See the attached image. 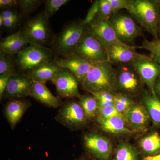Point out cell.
Listing matches in <instances>:
<instances>
[{"mask_svg": "<svg viewBox=\"0 0 160 160\" xmlns=\"http://www.w3.org/2000/svg\"><path fill=\"white\" fill-rule=\"evenodd\" d=\"M82 86L91 94L102 91L116 94L118 88L116 69L109 61L95 63Z\"/></svg>", "mask_w": 160, "mask_h": 160, "instance_id": "obj_1", "label": "cell"}, {"mask_svg": "<svg viewBox=\"0 0 160 160\" xmlns=\"http://www.w3.org/2000/svg\"><path fill=\"white\" fill-rule=\"evenodd\" d=\"M126 10L141 26L152 35L154 39H159L158 2L151 0H128Z\"/></svg>", "mask_w": 160, "mask_h": 160, "instance_id": "obj_2", "label": "cell"}, {"mask_svg": "<svg viewBox=\"0 0 160 160\" xmlns=\"http://www.w3.org/2000/svg\"><path fill=\"white\" fill-rule=\"evenodd\" d=\"M86 27L83 21H75L67 24L56 41L55 52L62 57L74 53L85 33Z\"/></svg>", "mask_w": 160, "mask_h": 160, "instance_id": "obj_3", "label": "cell"}, {"mask_svg": "<svg viewBox=\"0 0 160 160\" xmlns=\"http://www.w3.org/2000/svg\"><path fill=\"white\" fill-rule=\"evenodd\" d=\"M19 32L29 44L46 47L51 39L49 19L44 12L27 21Z\"/></svg>", "mask_w": 160, "mask_h": 160, "instance_id": "obj_4", "label": "cell"}, {"mask_svg": "<svg viewBox=\"0 0 160 160\" xmlns=\"http://www.w3.org/2000/svg\"><path fill=\"white\" fill-rule=\"evenodd\" d=\"M51 49L29 44L17 54V62L22 71L27 72L52 60Z\"/></svg>", "mask_w": 160, "mask_h": 160, "instance_id": "obj_5", "label": "cell"}, {"mask_svg": "<svg viewBox=\"0 0 160 160\" xmlns=\"http://www.w3.org/2000/svg\"><path fill=\"white\" fill-rule=\"evenodd\" d=\"M75 54L94 63L109 61L106 46L88 31H85Z\"/></svg>", "mask_w": 160, "mask_h": 160, "instance_id": "obj_6", "label": "cell"}, {"mask_svg": "<svg viewBox=\"0 0 160 160\" xmlns=\"http://www.w3.org/2000/svg\"><path fill=\"white\" fill-rule=\"evenodd\" d=\"M55 119L69 129L79 128L86 124L87 120L79 102L72 100L62 106Z\"/></svg>", "mask_w": 160, "mask_h": 160, "instance_id": "obj_7", "label": "cell"}, {"mask_svg": "<svg viewBox=\"0 0 160 160\" xmlns=\"http://www.w3.org/2000/svg\"><path fill=\"white\" fill-rule=\"evenodd\" d=\"M129 64L137 72L142 82L148 86L151 94L157 96L155 87L160 76V65L149 56L135 60Z\"/></svg>", "mask_w": 160, "mask_h": 160, "instance_id": "obj_8", "label": "cell"}, {"mask_svg": "<svg viewBox=\"0 0 160 160\" xmlns=\"http://www.w3.org/2000/svg\"><path fill=\"white\" fill-rule=\"evenodd\" d=\"M119 39L127 44L131 43L140 34V29L129 16L118 13L112 15L109 19Z\"/></svg>", "mask_w": 160, "mask_h": 160, "instance_id": "obj_9", "label": "cell"}, {"mask_svg": "<svg viewBox=\"0 0 160 160\" xmlns=\"http://www.w3.org/2000/svg\"><path fill=\"white\" fill-rule=\"evenodd\" d=\"M84 143L87 151L96 160H110L112 146L108 138L97 132H90L84 137Z\"/></svg>", "mask_w": 160, "mask_h": 160, "instance_id": "obj_10", "label": "cell"}, {"mask_svg": "<svg viewBox=\"0 0 160 160\" xmlns=\"http://www.w3.org/2000/svg\"><path fill=\"white\" fill-rule=\"evenodd\" d=\"M118 88L128 94H135L140 91L142 82L133 67L129 64H122L116 69Z\"/></svg>", "mask_w": 160, "mask_h": 160, "instance_id": "obj_11", "label": "cell"}, {"mask_svg": "<svg viewBox=\"0 0 160 160\" xmlns=\"http://www.w3.org/2000/svg\"><path fill=\"white\" fill-rule=\"evenodd\" d=\"M87 31L99 40L105 46L123 44L116 33L109 20L103 19L97 16L88 25Z\"/></svg>", "mask_w": 160, "mask_h": 160, "instance_id": "obj_12", "label": "cell"}, {"mask_svg": "<svg viewBox=\"0 0 160 160\" xmlns=\"http://www.w3.org/2000/svg\"><path fill=\"white\" fill-rule=\"evenodd\" d=\"M56 88L58 93L62 98L80 97L79 82L72 73L65 68H62L51 81Z\"/></svg>", "mask_w": 160, "mask_h": 160, "instance_id": "obj_13", "label": "cell"}, {"mask_svg": "<svg viewBox=\"0 0 160 160\" xmlns=\"http://www.w3.org/2000/svg\"><path fill=\"white\" fill-rule=\"evenodd\" d=\"M62 68L69 70L81 85L95 64L75 53L55 60Z\"/></svg>", "mask_w": 160, "mask_h": 160, "instance_id": "obj_14", "label": "cell"}, {"mask_svg": "<svg viewBox=\"0 0 160 160\" xmlns=\"http://www.w3.org/2000/svg\"><path fill=\"white\" fill-rule=\"evenodd\" d=\"M109 61L112 63L129 64L135 60L146 58L148 56L136 51L138 47L127 44H118L106 46Z\"/></svg>", "mask_w": 160, "mask_h": 160, "instance_id": "obj_15", "label": "cell"}, {"mask_svg": "<svg viewBox=\"0 0 160 160\" xmlns=\"http://www.w3.org/2000/svg\"><path fill=\"white\" fill-rule=\"evenodd\" d=\"M32 83L33 82L25 75L12 76L9 79L3 98L12 100L29 96Z\"/></svg>", "mask_w": 160, "mask_h": 160, "instance_id": "obj_16", "label": "cell"}, {"mask_svg": "<svg viewBox=\"0 0 160 160\" xmlns=\"http://www.w3.org/2000/svg\"><path fill=\"white\" fill-rule=\"evenodd\" d=\"M123 115L129 128L134 133L147 129L150 118L143 105L134 104Z\"/></svg>", "mask_w": 160, "mask_h": 160, "instance_id": "obj_17", "label": "cell"}, {"mask_svg": "<svg viewBox=\"0 0 160 160\" xmlns=\"http://www.w3.org/2000/svg\"><path fill=\"white\" fill-rule=\"evenodd\" d=\"M62 68L55 60H52L38 66L24 74L32 82L46 84L48 81H52Z\"/></svg>", "mask_w": 160, "mask_h": 160, "instance_id": "obj_18", "label": "cell"}, {"mask_svg": "<svg viewBox=\"0 0 160 160\" xmlns=\"http://www.w3.org/2000/svg\"><path fill=\"white\" fill-rule=\"evenodd\" d=\"M30 106L29 101L21 99L11 100L7 103L5 107V116L12 130Z\"/></svg>", "mask_w": 160, "mask_h": 160, "instance_id": "obj_19", "label": "cell"}, {"mask_svg": "<svg viewBox=\"0 0 160 160\" xmlns=\"http://www.w3.org/2000/svg\"><path fill=\"white\" fill-rule=\"evenodd\" d=\"M96 119L100 128L108 133L113 134H132L134 133L129 128L124 117L102 118L97 117Z\"/></svg>", "mask_w": 160, "mask_h": 160, "instance_id": "obj_20", "label": "cell"}, {"mask_svg": "<svg viewBox=\"0 0 160 160\" xmlns=\"http://www.w3.org/2000/svg\"><path fill=\"white\" fill-rule=\"evenodd\" d=\"M29 96L52 108H58L62 105L61 100L53 95L44 83L33 82Z\"/></svg>", "mask_w": 160, "mask_h": 160, "instance_id": "obj_21", "label": "cell"}, {"mask_svg": "<svg viewBox=\"0 0 160 160\" xmlns=\"http://www.w3.org/2000/svg\"><path fill=\"white\" fill-rule=\"evenodd\" d=\"M19 31L4 38L0 43L1 50L12 55L18 54L29 45Z\"/></svg>", "mask_w": 160, "mask_h": 160, "instance_id": "obj_22", "label": "cell"}, {"mask_svg": "<svg viewBox=\"0 0 160 160\" xmlns=\"http://www.w3.org/2000/svg\"><path fill=\"white\" fill-rule=\"evenodd\" d=\"M139 146L143 154L152 157L160 154V135L157 132H152L142 138Z\"/></svg>", "mask_w": 160, "mask_h": 160, "instance_id": "obj_23", "label": "cell"}, {"mask_svg": "<svg viewBox=\"0 0 160 160\" xmlns=\"http://www.w3.org/2000/svg\"><path fill=\"white\" fill-rule=\"evenodd\" d=\"M142 102L152 122L155 126L160 127V100L158 96L145 93Z\"/></svg>", "mask_w": 160, "mask_h": 160, "instance_id": "obj_24", "label": "cell"}, {"mask_svg": "<svg viewBox=\"0 0 160 160\" xmlns=\"http://www.w3.org/2000/svg\"><path fill=\"white\" fill-rule=\"evenodd\" d=\"M79 103L82 107L87 119L97 117L99 104L97 100L92 95H83L79 98Z\"/></svg>", "mask_w": 160, "mask_h": 160, "instance_id": "obj_25", "label": "cell"}, {"mask_svg": "<svg viewBox=\"0 0 160 160\" xmlns=\"http://www.w3.org/2000/svg\"><path fill=\"white\" fill-rule=\"evenodd\" d=\"M113 160H139V152L129 143H121L117 147Z\"/></svg>", "mask_w": 160, "mask_h": 160, "instance_id": "obj_26", "label": "cell"}, {"mask_svg": "<svg viewBox=\"0 0 160 160\" xmlns=\"http://www.w3.org/2000/svg\"><path fill=\"white\" fill-rule=\"evenodd\" d=\"M12 55L1 50L0 51V74L9 73L17 75Z\"/></svg>", "mask_w": 160, "mask_h": 160, "instance_id": "obj_27", "label": "cell"}, {"mask_svg": "<svg viewBox=\"0 0 160 160\" xmlns=\"http://www.w3.org/2000/svg\"><path fill=\"white\" fill-rule=\"evenodd\" d=\"M138 48L146 49L150 52V57L160 65V40L154 39L148 41L145 39L142 46Z\"/></svg>", "mask_w": 160, "mask_h": 160, "instance_id": "obj_28", "label": "cell"}, {"mask_svg": "<svg viewBox=\"0 0 160 160\" xmlns=\"http://www.w3.org/2000/svg\"><path fill=\"white\" fill-rule=\"evenodd\" d=\"M134 104V102L128 95L121 93L114 95V106L122 114H124Z\"/></svg>", "mask_w": 160, "mask_h": 160, "instance_id": "obj_29", "label": "cell"}, {"mask_svg": "<svg viewBox=\"0 0 160 160\" xmlns=\"http://www.w3.org/2000/svg\"><path fill=\"white\" fill-rule=\"evenodd\" d=\"M69 2V0H47L45 2L44 14L49 19L61 7L66 5Z\"/></svg>", "mask_w": 160, "mask_h": 160, "instance_id": "obj_30", "label": "cell"}, {"mask_svg": "<svg viewBox=\"0 0 160 160\" xmlns=\"http://www.w3.org/2000/svg\"><path fill=\"white\" fill-rule=\"evenodd\" d=\"M97 100L99 107H106L114 106V95L109 92L102 91L91 94Z\"/></svg>", "mask_w": 160, "mask_h": 160, "instance_id": "obj_31", "label": "cell"}, {"mask_svg": "<svg viewBox=\"0 0 160 160\" xmlns=\"http://www.w3.org/2000/svg\"><path fill=\"white\" fill-rule=\"evenodd\" d=\"M44 2L41 0H20L18 5L23 14L27 15L35 11Z\"/></svg>", "mask_w": 160, "mask_h": 160, "instance_id": "obj_32", "label": "cell"}, {"mask_svg": "<svg viewBox=\"0 0 160 160\" xmlns=\"http://www.w3.org/2000/svg\"><path fill=\"white\" fill-rule=\"evenodd\" d=\"M113 11L109 0H99V7L98 16L103 19L109 20Z\"/></svg>", "mask_w": 160, "mask_h": 160, "instance_id": "obj_33", "label": "cell"}, {"mask_svg": "<svg viewBox=\"0 0 160 160\" xmlns=\"http://www.w3.org/2000/svg\"><path fill=\"white\" fill-rule=\"evenodd\" d=\"M97 117L109 118L114 117H124V115L120 113L114 106L106 107H99Z\"/></svg>", "mask_w": 160, "mask_h": 160, "instance_id": "obj_34", "label": "cell"}, {"mask_svg": "<svg viewBox=\"0 0 160 160\" xmlns=\"http://www.w3.org/2000/svg\"><path fill=\"white\" fill-rule=\"evenodd\" d=\"M99 7V0L94 1L90 6L86 18L83 20V23L85 26H87L98 15Z\"/></svg>", "mask_w": 160, "mask_h": 160, "instance_id": "obj_35", "label": "cell"}, {"mask_svg": "<svg viewBox=\"0 0 160 160\" xmlns=\"http://www.w3.org/2000/svg\"><path fill=\"white\" fill-rule=\"evenodd\" d=\"M111 4L113 14L122 9H127L128 6V0H109Z\"/></svg>", "mask_w": 160, "mask_h": 160, "instance_id": "obj_36", "label": "cell"}, {"mask_svg": "<svg viewBox=\"0 0 160 160\" xmlns=\"http://www.w3.org/2000/svg\"><path fill=\"white\" fill-rule=\"evenodd\" d=\"M13 75L9 73L0 74V99L2 98L3 94L6 89L10 78Z\"/></svg>", "mask_w": 160, "mask_h": 160, "instance_id": "obj_37", "label": "cell"}, {"mask_svg": "<svg viewBox=\"0 0 160 160\" xmlns=\"http://www.w3.org/2000/svg\"><path fill=\"white\" fill-rule=\"evenodd\" d=\"M18 5V1L16 0H1L0 7L5 9H10Z\"/></svg>", "mask_w": 160, "mask_h": 160, "instance_id": "obj_38", "label": "cell"}, {"mask_svg": "<svg viewBox=\"0 0 160 160\" xmlns=\"http://www.w3.org/2000/svg\"><path fill=\"white\" fill-rule=\"evenodd\" d=\"M4 26L3 27L7 29H12L15 28L20 21V18H7L4 19Z\"/></svg>", "mask_w": 160, "mask_h": 160, "instance_id": "obj_39", "label": "cell"}, {"mask_svg": "<svg viewBox=\"0 0 160 160\" xmlns=\"http://www.w3.org/2000/svg\"><path fill=\"white\" fill-rule=\"evenodd\" d=\"M1 15L4 19L20 18L17 12L11 9H4L1 12Z\"/></svg>", "mask_w": 160, "mask_h": 160, "instance_id": "obj_40", "label": "cell"}, {"mask_svg": "<svg viewBox=\"0 0 160 160\" xmlns=\"http://www.w3.org/2000/svg\"><path fill=\"white\" fill-rule=\"evenodd\" d=\"M155 90L157 95H158L160 96V76L158 78L156 82L155 87Z\"/></svg>", "mask_w": 160, "mask_h": 160, "instance_id": "obj_41", "label": "cell"}, {"mask_svg": "<svg viewBox=\"0 0 160 160\" xmlns=\"http://www.w3.org/2000/svg\"><path fill=\"white\" fill-rule=\"evenodd\" d=\"M143 160H160V154L155 156L145 157Z\"/></svg>", "mask_w": 160, "mask_h": 160, "instance_id": "obj_42", "label": "cell"}, {"mask_svg": "<svg viewBox=\"0 0 160 160\" xmlns=\"http://www.w3.org/2000/svg\"><path fill=\"white\" fill-rule=\"evenodd\" d=\"M4 18H3L2 16L0 14V26H1V27L4 26Z\"/></svg>", "mask_w": 160, "mask_h": 160, "instance_id": "obj_43", "label": "cell"}, {"mask_svg": "<svg viewBox=\"0 0 160 160\" xmlns=\"http://www.w3.org/2000/svg\"><path fill=\"white\" fill-rule=\"evenodd\" d=\"M159 32L160 33V22L158 23V34Z\"/></svg>", "mask_w": 160, "mask_h": 160, "instance_id": "obj_44", "label": "cell"}, {"mask_svg": "<svg viewBox=\"0 0 160 160\" xmlns=\"http://www.w3.org/2000/svg\"><path fill=\"white\" fill-rule=\"evenodd\" d=\"M78 160H89L87 159H86V158H81V159H80Z\"/></svg>", "mask_w": 160, "mask_h": 160, "instance_id": "obj_45", "label": "cell"}]
</instances>
